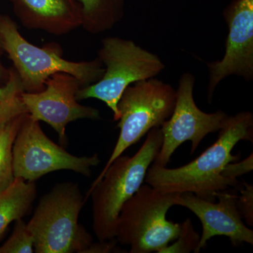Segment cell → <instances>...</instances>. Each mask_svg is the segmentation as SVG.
<instances>
[{
    "label": "cell",
    "mask_w": 253,
    "mask_h": 253,
    "mask_svg": "<svg viewBox=\"0 0 253 253\" xmlns=\"http://www.w3.org/2000/svg\"><path fill=\"white\" fill-rule=\"evenodd\" d=\"M241 141L253 142V115L249 111L228 116L217 140L187 165L173 169L151 165L145 181L164 192L193 193L201 199L216 201L218 192L239 185L238 179L224 177L221 172L228 163L241 158V154L231 153Z\"/></svg>",
    "instance_id": "cell-1"
},
{
    "label": "cell",
    "mask_w": 253,
    "mask_h": 253,
    "mask_svg": "<svg viewBox=\"0 0 253 253\" xmlns=\"http://www.w3.org/2000/svg\"><path fill=\"white\" fill-rule=\"evenodd\" d=\"M163 143L161 127H154L134 156L116 158L101 180L88 191L92 201V227L99 241L115 239L116 224L123 205L142 185L148 169L154 163Z\"/></svg>",
    "instance_id": "cell-2"
},
{
    "label": "cell",
    "mask_w": 253,
    "mask_h": 253,
    "mask_svg": "<svg viewBox=\"0 0 253 253\" xmlns=\"http://www.w3.org/2000/svg\"><path fill=\"white\" fill-rule=\"evenodd\" d=\"M0 43L14 64L26 92L43 90L48 78L58 73H66L77 78L82 86L94 84L105 72L99 59L72 61L63 57L57 44L50 43L43 47L25 39L17 25L9 16L0 14Z\"/></svg>",
    "instance_id": "cell-3"
},
{
    "label": "cell",
    "mask_w": 253,
    "mask_h": 253,
    "mask_svg": "<svg viewBox=\"0 0 253 253\" xmlns=\"http://www.w3.org/2000/svg\"><path fill=\"white\" fill-rule=\"evenodd\" d=\"M85 204L78 184H56L40 200L27 223L36 253H83L93 242L79 223Z\"/></svg>",
    "instance_id": "cell-4"
},
{
    "label": "cell",
    "mask_w": 253,
    "mask_h": 253,
    "mask_svg": "<svg viewBox=\"0 0 253 253\" xmlns=\"http://www.w3.org/2000/svg\"><path fill=\"white\" fill-rule=\"evenodd\" d=\"M179 195L142 184L123 205L115 239L129 246L130 253H161L180 231V224L167 219V213L176 206Z\"/></svg>",
    "instance_id": "cell-5"
},
{
    "label": "cell",
    "mask_w": 253,
    "mask_h": 253,
    "mask_svg": "<svg viewBox=\"0 0 253 253\" xmlns=\"http://www.w3.org/2000/svg\"><path fill=\"white\" fill-rule=\"evenodd\" d=\"M97 54L105 66L104 75L94 84L81 87L76 99L101 100L113 111L114 121H118V101L126 88L136 82L156 77L166 66L157 55L134 41L118 37L103 39Z\"/></svg>",
    "instance_id": "cell-6"
},
{
    "label": "cell",
    "mask_w": 253,
    "mask_h": 253,
    "mask_svg": "<svg viewBox=\"0 0 253 253\" xmlns=\"http://www.w3.org/2000/svg\"><path fill=\"white\" fill-rule=\"evenodd\" d=\"M176 92L170 84L153 78L128 86L118 101L120 128L117 142L109 161L90 189L102 178L111 163L154 127L169 119L175 106Z\"/></svg>",
    "instance_id": "cell-7"
},
{
    "label": "cell",
    "mask_w": 253,
    "mask_h": 253,
    "mask_svg": "<svg viewBox=\"0 0 253 253\" xmlns=\"http://www.w3.org/2000/svg\"><path fill=\"white\" fill-rule=\"evenodd\" d=\"M101 163L98 154L76 156L55 144L44 134L40 122L25 118L13 145L15 178L36 181L46 174L71 170L89 177L91 168Z\"/></svg>",
    "instance_id": "cell-8"
},
{
    "label": "cell",
    "mask_w": 253,
    "mask_h": 253,
    "mask_svg": "<svg viewBox=\"0 0 253 253\" xmlns=\"http://www.w3.org/2000/svg\"><path fill=\"white\" fill-rule=\"evenodd\" d=\"M195 77L191 73L181 76L172 115L161 126L163 143L154 163L166 167L174 151L186 141L191 142L194 154L208 134L219 131L229 115L222 111L205 113L198 108L194 99Z\"/></svg>",
    "instance_id": "cell-9"
},
{
    "label": "cell",
    "mask_w": 253,
    "mask_h": 253,
    "mask_svg": "<svg viewBox=\"0 0 253 253\" xmlns=\"http://www.w3.org/2000/svg\"><path fill=\"white\" fill-rule=\"evenodd\" d=\"M81 87L74 76L58 73L48 78L43 90L23 92V102L30 117L49 124L57 133L61 145L66 144V128L69 123L81 119H100L99 110L78 103L76 94Z\"/></svg>",
    "instance_id": "cell-10"
},
{
    "label": "cell",
    "mask_w": 253,
    "mask_h": 253,
    "mask_svg": "<svg viewBox=\"0 0 253 253\" xmlns=\"http://www.w3.org/2000/svg\"><path fill=\"white\" fill-rule=\"evenodd\" d=\"M229 28L226 50L221 61L208 63V100L212 102L219 83L236 76L246 81L253 79V0H234L223 12Z\"/></svg>",
    "instance_id": "cell-11"
},
{
    "label": "cell",
    "mask_w": 253,
    "mask_h": 253,
    "mask_svg": "<svg viewBox=\"0 0 253 253\" xmlns=\"http://www.w3.org/2000/svg\"><path fill=\"white\" fill-rule=\"evenodd\" d=\"M237 197L236 193L226 190L216 194L217 203L201 199L193 193L179 195L176 206L189 209L202 223V235L195 253L205 249L208 241L216 236H226L234 246L253 244V231L245 225L240 215Z\"/></svg>",
    "instance_id": "cell-12"
},
{
    "label": "cell",
    "mask_w": 253,
    "mask_h": 253,
    "mask_svg": "<svg viewBox=\"0 0 253 253\" xmlns=\"http://www.w3.org/2000/svg\"><path fill=\"white\" fill-rule=\"evenodd\" d=\"M23 26L55 36L81 27L83 10L79 0H10Z\"/></svg>",
    "instance_id": "cell-13"
},
{
    "label": "cell",
    "mask_w": 253,
    "mask_h": 253,
    "mask_svg": "<svg viewBox=\"0 0 253 253\" xmlns=\"http://www.w3.org/2000/svg\"><path fill=\"white\" fill-rule=\"evenodd\" d=\"M36 196L35 181L21 178H16L7 189L0 193V238L11 222L29 214Z\"/></svg>",
    "instance_id": "cell-14"
},
{
    "label": "cell",
    "mask_w": 253,
    "mask_h": 253,
    "mask_svg": "<svg viewBox=\"0 0 253 253\" xmlns=\"http://www.w3.org/2000/svg\"><path fill=\"white\" fill-rule=\"evenodd\" d=\"M83 10L82 27L92 35L110 31L124 15V0H79Z\"/></svg>",
    "instance_id": "cell-15"
},
{
    "label": "cell",
    "mask_w": 253,
    "mask_h": 253,
    "mask_svg": "<svg viewBox=\"0 0 253 253\" xmlns=\"http://www.w3.org/2000/svg\"><path fill=\"white\" fill-rule=\"evenodd\" d=\"M24 91L16 70L10 68L7 80L0 85V129L16 118L28 114L23 100Z\"/></svg>",
    "instance_id": "cell-16"
},
{
    "label": "cell",
    "mask_w": 253,
    "mask_h": 253,
    "mask_svg": "<svg viewBox=\"0 0 253 253\" xmlns=\"http://www.w3.org/2000/svg\"><path fill=\"white\" fill-rule=\"evenodd\" d=\"M27 115L16 118L0 129V193L7 189L16 179L13 166V145Z\"/></svg>",
    "instance_id": "cell-17"
},
{
    "label": "cell",
    "mask_w": 253,
    "mask_h": 253,
    "mask_svg": "<svg viewBox=\"0 0 253 253\" xmlns=\"http://www.w3.org/2000/svg\"><path fill=\"white\" fill-rule=\"evenodd\" d=\"M12 234L2 246L0 253H33L34 241L28 229L27 224L22 219L15 221Z\"/></svg>",
    "instance_id": "cell-18"
},
{
    "label": "cell",
    "mask_w": 253,
    "mask_h": 253,
    "mask_svg": "<svg viewBox=\"0 0 253 253\" xmlns=\"http://www.w3.org/2000/svg\"><path fill=\"white\" fill-rule=\"evenodd\" d=\"M200 239L201 236L195 230L192 221L186 219L180 224V231L175 242L168 245L161 253H189L192 251L196 253Z\"/></svg>",
    "instance_id": "cell-19"
},
{
    "label": "cell",
    "mask_w": 253,
    "mask_h": 253,
    "mask_svg": "<svg viewBox=\"0 0 253 253\" xmlns=\"http://www.w3.org/2000/svg\"><path fill=\"white\" fill-rule=\"evenodd\" d=\"M236 206L241 218L244 219L248 225L253 226V186L246 181H243L239 189Z\"/></svg>",
    "instance_id": "cell-20"
},
{
    "label": "cell",
    "mask_w": 253,
    "mask_h": 253,
    "mask_svg": "<svg viewBox=\"0 0 253 253\" xmlns=\"http://www.w3.org/2000/svg\"><path fill=\"white\" fill-rule=\"evenodd\" d=\"M253 169V152L244 161L239 162L228 163L223 169V176L229 179H238V177L252 172Z\"/></svg>",
    "instance_id": "cell-21"
},
{
    "label": "cell",
    "mask_w": 253,
    "mask_h": 253,
    "mask_svg": "<svg viewBox=\"0 0 253 253\" xmlns=\"http://www.w3.org/2000/svg\"><path fill=\"white\" fill-rule=\"evenodd\" d=\"M116 239L107 241H99L98 243H91L83 253H110L116 252L119 250L116 246Z\"/></svg>",
    "instance_id": "cell-22"
},
{
    "label": "cell",
    "mask_w": 253,
    "mask_h": 253,
    "mask_svg": "<svg viewBox=\"0 0 253 253\" xmlns=\"http://www.w3.org/2000/svg\"><path fill=\"white\" fill-rule=\"evenodd\" d=\"M3 51H0L1 52ZM9 76V69L6 70L3 67L2 64L0 62V84L2 81H6Z\"/></svg>",
    "instance_id": "cell-23"
},
{
    "label": "cell",
    "mask_w": 253,
    "mask_h": 253,
    "mask_svg": "<svg viewBox=\"0 0 253 253\" xmlns=\"http://www.w3.org/2000/svg\"><path fill=\"white\" fill-rule=\"evenodd\" d=\"M0 51H3L2 49H1V43H0Z\"/></svg>",
    "instance_id": "cell-24"
},
{
    "label": "cell",
    "mask_w": 253,
    "mask_h": 253,
    "mask_svg": "<svg viewBox=\"0 0 253 253\" xmlns=\"http://www.w3.org/2000/svg\"><path fill=\"white\" fill-rule=\"evenodd\" d=\"M158 1H162V0H158Z\"/></svg>",
    "instance_id": "cell-25"
}]
</instances>
